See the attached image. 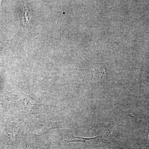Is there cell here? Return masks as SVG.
Returning <instances> with one entry per match:
<instances>
[{
    "mask_svg": "<svg viewBox=\"0 0 149 149\" xmlns=\"http://www.w3.org/2000/svg\"><path fill=\"white\" fill-rule=\"evenodd\" d=\"M106 132H104L97 137L92 138H85L72 136V140L67 142H82L90 147H97L105 145L109 141L106 137Z\"/></svg>",
    "mask_w": 149,
    "mask_h": 149,
    "instance_id": "6da1fadb",
    "label": "cell"
},
{
    "mask_svg": "<svg viewBox=\"0 0 149 149\" xmlns=\"http://www.w3.org/2000/svg\"><path fill=\"white\" fill-rule=\"evenodd\" d=\"M31 13L27 8H24L22 13L21 19L22 23L25 26L29 27L30 26L31 19Z\"/></svg>",
    "mask_w": 149,
    "mask_h": 149,
    "instance_id": "7a4b0ae2",
    "label": "cell"
},
{
    "mask_svg": "<svg viewBox=\"0 0 149 149\" xmlns=\"http://www.w3.org/2000/svg\"><path fill=\"white\" fill-rule=\"evenodd\" d=\"M148 148H149V129L148 131Z\"/></svg>",
    "mask_w": 149,
    "mask_h": 149,
    "instance_id": "3957f363",
    "label": "cell"
}]
</instances>
